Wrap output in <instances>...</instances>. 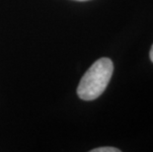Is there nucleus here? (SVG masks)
I'll list each match as a JSON object with an SVG mask.
<instances>
[{
  "mask_svg": "<svg viewBox=\"0 0 153 152\" xmlns=\"http://www.w3.org/2000/svg\"><path fill=\"white\" fill-rule=\"evenodd\" d=\"M113 61L103 57L95 61L86 71L77 88V94L84 101H92L102 95L113 75Z\"/></svg>",
  "mask_w": 153,
  "mask_h": 152,
  "instance_id": "obj_1",
  "label": "nucleus"
},
{
  "mask_svg": "<svg viewBox=\"0 0 153 152\" xmlns=\"http://www.w3.org/2000/svg\"><path fill=\"white\" fill-rule=\"evenodd\" d=\"M91 152H120V150L115 147H99L92 149Z\"/></svg>",
  "mask_w": 153,
  "mask_h": 152,
  "instance_id": "obj_2",
  "label": "nucleus"
},
{
  "mask_svg": "<svg viewBox=\"0 0 153 152\" xmlns=\"http://www.w3.org/2000/svg\"><path fill=\"white\" fill-rule=\"evenodd\" d=\"M149 56H150V59H151V61L153 62V46H152L151 50H150V53H149Z\"/></svg>",
  "mask_w": 153,
  "mask_h": 152,
  "instance_id": "obj_3",
  "label": "nucleus"
},
{
  "mask_svg": "<svg viewBox=\"0 0 153 152\" xmlns=\"http://www.w3.org/2000/svg\"><path fill=\"white\" fill-rule=\"evenodd\" d=\"M76 1H87V0H76Z\"/></svg>",
  "mask_w": 153,
  "mask_h": 152,
  "instance_id": "obj_4",
  "label": "nucleus"
}]
</instances>
